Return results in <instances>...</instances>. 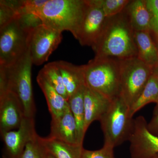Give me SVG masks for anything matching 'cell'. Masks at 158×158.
Segmentation results:
<instances>
[{"label": "cell", "instance_id": "1", "mask_svg": "<svg viewBox=\"0 0 158 158\" xmlns=\"http://www.w3.org/2000/svg\"><path fill=\"white\" fill-rule=\"evenodd\" d=\"M92 48L95 57L122 60L138 57L134 31L124 11L107 18L102 33Z\"/></svg>", "mask_w": 158, "mask_h": 158}, {"label": "cell", "instance_id": "2", "mask_svg": "<svg viewBox=\"0 0 158 158\" xmlns=\"http://www.w3.org/2000/svg\"><path fill=\"white\" fill-rule=\"evenodd\" d=\"M33 64L28 49L13 65L0 66V96L8 91L14 93L21 103L25 117L30 118H34L36 112L31 81Z\"/></svg>", "mask_w": 158, "mask_h": 158}, {"label": "cell", "instance_id": "3", "mask_svg": "<svg viewBox=\"0 0 158 158\" xmlns=\"http://www.w3.org/2000/svg\"><path fill=\"white\" fill-rule=\"evenodd\" d=\"M86 86L111 101L120 96V60L94 57L83 65Z\"/></svg>", "mask_w": 158, "mask_h": 158}, {"label": "cell", "instance_id": "4", "mask_svg": "<svg viewBox=\"0 0 158 158\" xmlns=\"http://www.w3.org/2000/svg\"><path fill=\"white\" fill-rule=\"evenodd\" d=\"M86 6L85 0H48L35 14L43 24L60 32L69 31L74 36Z\"/></svg>", "mask_w": 158, "mask_h": 158}, {"label": "cell", "instance_id": "5", "mask_svg": "<svg viewBox=\"0 0 158 158\" xmlns=\"http://www.w3.org/2000/svg\"><path fill=\"white\" fill-rule=\"evenodd\" d=\"M130 107L120 96L111 102L99 121L104 138V145L115 148L129 141L132 133L134 119Z\"/></svg>", "mask_w": 158, "mask_h": 158}, {"label": "cell", "instance_id": "6", "mask_svg": "<svg viewBox=\"0 0 158 158\" xmlns=\"http://www.w3.org/2000/svg\"><path fill=\"white\" fill-rule=\"evenodd\" d=\"M120 96L130 108L143 91L153 68L138 57L120 60Z\"/></svg>", "mask_w": 158, "mask_h": 158}, {"label": "cell", "instance_id": "7", "mask_svg": "<svg viewBox=\"0 0 158 158\" xmlns=\"http://www.w3.org/2000/svg\"><path fill=\"white\" fill-rule=\"evenodd\" d=\"M29 33L20 25L17 17L0 28V66L13 65L26 53Z\"/></svg>", "mask_w": 158, "mask_h": 158}, {"label": "cell", "instance_id": "8", "mask_svg": "<svg viewBox=\"0 0 158 158\" xmlns=\"http://www.w3.org/2000/svg\"><path fill=\"white\" fill-rule=\"evenodd\" d=\"M62 32L40 25L29 33L28 49L34 65H40L48 60L62 41Z\"/></svg>", "mask_w": 158, "mask_h": 158}, {"label": "cell", "instance_id": "9", "mask_svg": "<svg viewBox=\"0 0 158 158\" xmlns=\"http://www.w3.org/2000/svg\"><path fill=\"white\" fill-rule=\"evenodd\" d=\"M85 1V12L74 37L81 45L92 47L101 35L107 18L92 0Z\"/></svg>", "mask_w": 158, "mask_h": 158}, {"label": "cell", "instance_id": "10", "mask_svg": "<svg viewBox=\"0 0 158 158\" xmlns=\"http://www.w3.org/2000/svg\"><path fill=\"white\" fill-rule=\"evenodd\" d=\"M144 116L134 119L132 133L129 141L132 158H152L158 154V136L149 131Z\"/></svg>", "mask_w": 158, "mask_h": 158}, {"label": "cell", "instance_id": "11", "mask_svg": "<svg viewBox=\"0 0 158 158\" xmlns=\"http://www.w3.org/2000/svg\"><path fill=\"white\" fill-rule=\"evenodd\" d=\"M37 135L34 118L25 117L17 129L1 135L4 144L3 158H21L27 144Z\"/></svg>", "mask_w": 158, "mask_h": 158}, {"label": "cell", "instance_id": "12", "mask_svg": "<svg viewBox=\"0 0 158 158\" xmlns=\"http://www.w3.org/2000/svg\"><path fill=\"white\" fill-rule=\"evenodd\" d=\"M24 117L21 103L14 93L8 91L0 96L1 135L17 129Z\"/></svg>", "mask_w": 158, "mask_h": 158}, {"label": "cell", "instance_id": "13", "mask_svg": "<svg viewBox=\"0 0 158 158\" xmlns=\"http://www.w3.org/2000/svg\"><path fill=\"white\" fill-rule=\"evenodd\" d=\"M49 136L70 144L83 145L79 143L76 122L69 106L62 116L52 118Z\"/></svg>", "mask_w": 158, "mask_h": 158}, {"label": "cell", "instance_id": "14", "mask_svg": "<svg viewBox=\"0 0 158 158\" xmlns=\"http://www.w3.org/2000/svg\"><path fill=\"white\" fill-rule=\"evenodd\" d=\"M111 102L107 98L86 86L84 92L85 132L93 122L100 120L109 109Z\"/></svg>", "mask_w": 158, "mask_h": 158}, {"label": "cell", "instance_id": "15", "mask_svg": "<svg viewBox=\"0 0 158 158\" xmlns=\"http://www.w3.org/2000/svg\"><path fill=\"white\" fill-rule=\"evenodd\" d=\"M55 62L62 75L69 98L80 89L86 86L83 65H75L64 61Z\"/></svg>", "mask_w": 158, "mask_h": 158}, {"label": "cell", "instance_id": "16", "mask_svg": "<svg viewBox=\"0 0 158 158\" xmlns=\"http://www.w3.org/2000/svg\"><path fill=\"white\" fill-rule=\"evenodd\" d=\"M123 11L134 31H150L151 15L145 0L130 1Z\"/></svg>", "mask_w": 158, "mask_h": 158}, {"label": "cell", "instance_id": "17", "mask_svg": "<svg viewBox=\"0 0 158 158\" xmlns=\"http://www.w3.org/2000/svg\"><path fill=\"white\" fill-rule=\"evenodd\" d=\"M138 59L152 68L158 63V48L150 31H134Z\"/></svg>", "mask_w": 158, "mask_h": 158}, {"label": "cell", "instance_id": "18", "mask_svg": "<svg viewBox=\"0 0 158 158\" xmlns=\"http://www.w3.org/2000/svg\"><path fill=\"white\" fill-rule=\"evenodd\" d=\"M37 81L45 97L52 118H59L69 106L68 101L59 94L44 78L38 73Z\"/></svg>", "mask_w": 158, "mask_h": 158}, {"label": "cell", "instance_id": "19", "mask_svg": "<svg viewBox=\"0 0 158 158\" xmlns=\"http://www.w3.org/2000/svg\"><path fill=\"white\" fill-rule=\"evenodd\" d=\"M40 140L48 152L55 158H81L84 148L83 145H74L56 138L48 137Z\"/></svg>", "mask_w": 158, "mask_h": 158}, {"label": "cell", "instance_id": "20", "mask_svg": "<svg viewBox=\"0 0 158 158\" xmlns=\"http://www.w3.org/2000/svg\"><path fill=\"white\" fill-rule=\"evenodd\" d=\"M86 86L80 89L69 98L68 102L72 113L74 117L77 128L79 143L83 144L85 131V111L84 92Z\"/></svg>", "mask_w": 158, "mask_h": 158}, {"label": "cell", "instance_id": "21", "mask_svg": "<svg viewBox=\"0 0 158 158\" xmlns=\"http://www.w3.org/2000/svg\"><path fill=\"white\" fill-rule=\"evenodd\" d=\"M158 100V75L152 73L144 89L136 102L130 108V113L134 114L150 103H156Z\"/></svg>", "mask_w": 158, "mask_h": 158}, {"label": "cell", "instance_id": "22", "mask_svg": "<svg viewBox=\"0 0 158 158\" xmlns=\"http://www.w3.org/2000/svg\"><path fill=\"white\" fill-rule=\"evenodd\" d=\"M42 76L57 92L68 101L69 97L62 75L55 62H50L44 66L39 72Z\"/></svg>", "mask_w": 158, "mask_h": 158}, {"label": "cell", "instance_id": "23", "mask_svg": "<svg viewBox=\"0 0 158 158\" xmlns=\"http://www.w3.org/2000/svg\"><path fill=\"white\" fill-rule=\"evenodd\" d=\"M99 7L106 18H110L121 13L128 5L130 0H92Z\"/></svg>", "mask_w": 158, "mask_h": 158}, {"label": "cell", "instance_id": "24", "mask_svg": "<svg viewBox=\"0 0 158 158\" xmlns=\"http://www.w3.org/2000/svg\"><path fill=\"white\" fill-rule=\"evenodd\" d=\"M47 152L37 134L27 144L21 158H46Z\"/></svg>", "mask_w": 158, "mask_h": 158}, {"label": "cell", "instance_id": "25", "mask_svg": "<svg viewBox=\"0 0 158 158\" xmlns=\"http://www.w3.org/2000/svg\"><path fill=\"white\" fill-rule=\"evenodd\" d=\"M151 15V35L158 48V0H145Z\"/></svg>", "mask_w": 158, "mask_h": 158}, {"label": "cell", "instance_id": "26", "mask_svg": "<svg viewBox=\"0 0 158 158\" xmlns=\"http://www.w3.org/2000/svg\"><path fill=\"white\" fill-rule=\"evenodd\" d=\"M17 19L23 28L29 32L43 24L39 16L34 13L20 15L17 16Z\"/></svg>", "mask_w": 158, "mask_h": 158}, {"label": "cell", "instance_id": "27", "mask_svg": "<svg viewBox=\"0 0 158 158\" xmlns=\"http://www.w3.org/2000/svg\"><path fill=\"white\" fill-rule=\"evenodd\" d=\"M114 148L104 145L101 149L90 151L84 149L81 158H116Z\"/></svg>", "mask_w": 158, "mask_h": 158}, {"label": "cell", "instance_id": "28", "mask_svg": "<svg viewBox=\"0 0 158 158\" xmlns=\"http://www.w3.org/2000/svg\"><path fill=\"white\" fill-rule=\"evenodd\" d=\"M48 0H23L22 8L19 14L24 13L36 14L45 5Z\"/></svg>", "mask_w": 158, "mask_h": 158}, {"label": "cell", "instance_id": "29", "mask_svg": "<svg viewBox=\"0 0 158 158\" xmlns=\"http://www.w3.org/2000/svg\"><path fill=\"white\" fill-rule=\"evenodd\" d=\"M18 16L14 10L0 4V28L8 24Z\"/></svg>", "mask_w": 158, "mask_h": 158}, {"label": "cell", "instance_id": "30", "mask_svg": "<svg viewBox=\"0 0 158 158\" xmlns=\"http://www.w3.org/2000/svg\"><path fill=\"white\" fill-rule=\"evenodd\" d=\"M148 128L151 133L158 136V114L153 116L150 122L148 123Z\"/></svg>", "mask_w": 158, "mask_h": 158}, {"label": "cell", "instance_id": "31", "mask_svg": "<svg viewBox=\"0 0 158 158\" xmlns=\"http://www.w3.org/2000/svg\"><path fill=\"white\" fill-rule=\"evenodd\" d=\"M158 114V100L156 103V106L155 107L153 110V116H156Z\"/></svg>", "mask_w": 158, "mask_h": 158}, {"label": "cell", "instance_id": "32", "mask_svg": "<svg viewBox=\"0 0 158 158\" xmlns=\"http://www.w3.org/2000/svg\"><path fill=\"white\" fill-rule=\"evenodd\" d=\"M153 73H155L158 75V63L155 67L153 68Z\"/></svg>", "mask_w": 158, "mask_h": 158}, {"label": "cell", "instance_id": "33", "mask_svg": "<svg viewBox=\"0 0 158 158\" xmlns=\"http://www.w3.org/2000/svg\"><path fill=\"white\" fill-rule=\"evenodd\" d=\"M46 158H55L53 156L51 155L50 153L48 152L46 156Z\"/></svg>", "mask_w": 158, "mask_h": 158}, {"label": "cell", "instance_id": "34", "mask_svg": "<svg viewBox=\"0 0 158 158\" xmlns=\"http://www.w3.org/2000/svg\"><path fill=\"white\" fill-rule=\"evenodd\" d=\"M152 158H158V154L154 156Z\"/></svg>", "mask_w": 158, "mask_h": 158}]
</instances>
